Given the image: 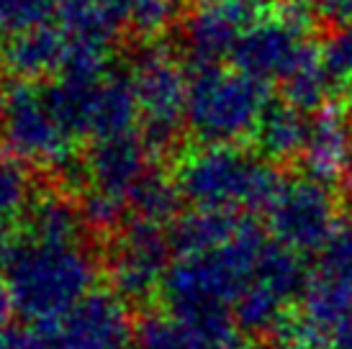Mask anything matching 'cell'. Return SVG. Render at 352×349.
I'll return each instance as SVG.
<instances>
[{"instance_id":"f35d334b","label":"cell","mask_w":352,"mask_h":349,"mask_svg":"<svg viewBox=\"0 0 352 349\" xmlns=\"http://www.w3.org/2000/svg\"><path fill=\"white\" fill-rule=\"evenodd\" d=\"M270 349H296V347H288V344H283V341H278L275 347H270Z\"/></svg>"},{"instance_id":"cb8c5ba5","label":"cell","mask_w":352,"mask_h":349,"mask_svg":"<svg viewBox=\"0 0 352 349\" xmlns=\"http://www.w3.org/2000/svg\"><path fill=\"white\" fill-rule=\"evenodd\" d=\"M57 5L59 0H0V39L50 26L57 19Z\"/></svg>"},{"instance_id":"5bb4252c","label":"cell","mask_w":352,"mask_h":349,"mask_svg":"<svg viewBox=\"0 0 352 349\" xmlns=\"http://www.w3.org/2000/svg\"><path fill=\"white\" fill-rule=\"evenodd\" d=\"M139 124V103L131 82V72L111 69L98 85L90 90L88 113L82 139L103 142L116 136L134 134Z\"/></svg>"},{"instance_id":"5b68a950","label":"cell","mask_w":352,"mask_h":349,"mask_svg":"<svg viewBox=\"0 0 352 349\" xmlns=\"http://www.w3.org/2000/svg\"><path fill=\"white\" fill-rule=\"evenodd\" d=\"M0 146L21 165L41 167L62 177L80 159L75 139L52 111L44 87L13 82L0 98Z\"/></svg>"},{"instance_id":"7c38bea8","label":"cell","mask_w":352,"mask_h":349,"mask_svg":"<svg viewBox=\"0 0 352 349\" xmlns=\"http://www.w3.org/2000/svg\"><path fill=\"white\" fill-rule=\"evenodd\" d=\"M47 331L57 349H129L137 329L126 301L113 291H93Z\"/></svg>"},{"instance_id":"f546056e","label":"cell","mask_w":352,"mask_h":349,"mask_svg":"<svg viewBox=\"0 0 352 349\" xmlns=\"http://www.w3.org/2000/svg\"><path fill=\"white\" fill-rule=\"evenodd\" d=\"M0 349H57L52 334L39 326L0 331Z\"/></svg>"},{"instance_id":"d6986e66","label":"cell","mask_w":352,"mask_h":349,"mask_svg":"<svg viewBox=\"0 0 352 349\" xmlns=\"http://www.w3.org/2000/svg\"><path fill=\"white\" fill-rule=\"evenodd\" d=\"M88 232L80 205L65 193H44L31 198L23 221V236L44 244H80Z\"/></svg>"},{"instance_id":"ac0fdd59","label":"cell","mask_w":352,"mask_h":349,"mask_svg":"<svg viewBox=\"0 0 352 349\" xmlns=\"http://www.w3.org/2000/svg\"><path fill=\"white\" fill-rule=\"evenodd\" d=\"M245 216L224 214V211H190L177 216L170 223L167 236L173 254L177 257H198L221 249L226 242H232L236 232L242 229Z\"/></svg>"},{"instance_id":"ba28073f","label":"cell","mask_w":352,"mask_h":349,"mask_svg":"<svg viewBox=\"0 0 352 349\" xmlns=\"http://www.w3.org/2000/svg\"><path fill=\"white\" fill-rule=\"evenodd\" d=\"M170 236L165 226L144 218H129L113 236L106 260L111 291L126 303H147L162 291L170 270Z\"/></svg>"},{"instance_id":"d4e9b609","label":"cell","mask_w":352,"mask_h":349,"mask_svg":"<svg viewBox=\"0 0 352 349\" xmlns=\"http://www.w3.org/2000/svg\"><path fill=\"white\" fill-rule=\"evenodd\" d=\"M314 270L352 280V211H342L337 216L332 234L327 236L324 247L316 252Z\"/></svg>"},{"instance_id":"e575fe53","label":"cell","mask_w":352,"mask_h":349,"mask_svg":"<svg viewBox=\"0 0 352 349\" xmlns=\"http://www.w3.org/2000/svg\"><path fill=\"white\" fill-rule=\"evenodd\" d=\"M100 3H106L108 8H113L129 23V5H131V0H100Z\"/></svg>"},{"instance_id":"30bf717a","label":"cell","mask_w":352,"mask_h":349,"mask_svg":"<svg viewBox=\"0 0 352 349\" xmlns=\"http://www.w3.org/2000/svg\"><path fill=\"white\" fill-rule=\"evenodd\" d=\"M309 29L311 19L306 16V5H288L283 13L260 16L236 44L232 54L234 69L265 85L283 82L314 47Z\"/></svg>"},{"instance_id":"e0dca14e","label":"cell","mask_w":352,"mask_h":349,"mask_svg":"<svg viewBox=\"0 0 352 349\" xmlns=\"http://www.w3.org/2000/svg\"><path fill=\"white\" fill-rule=\"evenodd\" d=\"M311 134V118L288 103H270L260 126L254 131L257 155L267 162H294L301 159Z\"/></svg>"},{"instance_id":"836d02e7","label":"cell","mask_w":352,"mask_h":349,"mask_svg":"<svg viewBox=\"0 0 352 349\" xmlns=\"http://www.w3.org/2000/svg\"><path fill=\"white\" fill-rule=\"evenodd\" d=\"M13 311H16V306H13V295L8 291V282L0 278V331H6Z\"/></svg>"},{"instance_id":"d590c367","label":"cell","mask_w":352,"mask_h":349,"mask_svg":"<svg viewBox=\"0 0 352 349\" xmlns=\"http://www.w3.org/2000/svg\"><path fill=\"white\" fill-rule=\"evenodd\" d=\"M219 349H252V347H250V341H247V339H242L239 334H234L232 339L226 341V344H221Z\"/></svg>"},{"instance_id":"f1b7e54d","label":"cell","mask_w":352,"mask_h":349,"mask_svg":"<svg viewBox=\"0 0 352 349\" xmlns=\"http://www.w3.org/2000/svg\"><path fill=\"white\" fill-rule=\"evenodd\" d=\"M319 54L334 85H347L352 80V29H334L319 47Z\"/></svg>"},{"instance_id":"74e56055","label":"cell","mask_w":352,"mask_h":349,"mask_svg":"<svg viewBox=\"0 0 352 349\" xmlns=\"http://www.w3.org/2000/svg\"><path fill=\"white\" fill-rule=\"evenodd\" d=\"M344 111H347V116L352 121V80L344 85Z\"/></svg>"},{"instance_id":"9c48e42d","label":"cell","mask_w":352,"mask_h":349,"mask_svg":"<svg viewBox=\"0 0 352 349\" xmlns=\"http://www.w3.org/2000/svg\"><path fill=\"white\" fill-rule=\"evenodd\" d=\"M337 195L332 185L311 174H296L280 183L265 211V223L273 242L296 254L319 252L337 223Z\"/></svg>"},{"instance_id":"603a6c76","label":"cell","mask_w":352,"mask_h":349,"mask_svg":"<svg viewBox=\"0 0 352 349\" xmlns=\"http://www.w3.org/2000/svg\"><path fill=\"white\" fill-rule=\"evenodd\" d=\"M137 349H219L190 324L173 313H147L134 331Z\"/></svg>"},{"instance_id":"7a4b0ae2","label":"cell","mask_w":352,"mask_h":349,"mask_svg":"<svg viewBox=\"0 0 352 349\" xmlns=\"http://www.w3.org/2000/svg\"><path fill=\"white\" fill-rule=\"evenodd\" d=\"M13 306L39 329H52L98 280V262L82 244L31 242L21 234L19 249L3 270Z\"/></svg>"},{"instance_id":"8d00e7d4","label":"cell","mask_w":352,"mask_h":349,"mask_svg":"<svg viewBox=\"0 0 352 349\" xmlns=\"http://www.w3.org/2000/svg\"><path fill=\"white\" fill-rule=\"evenodd\" d=\"M342 180H344V185H347V188L352 190V144H350V152H347V159H344Z\"/></svg>"},{"instance_id":"83f0119b","label":"cell","mask_w":352,"mask_h":349,"mask_svg":"<svg viewBox=\"0 0 352 349\" xmlns=\"http://www.w3.org/2000/svg\"><path fill=\"white\" fill-rule=\"evenodd\" d=\"M177 19V0H131L129 26L142 39L162 36Z\"/></svg>"},{"instance_id":"8fae6325","label":"cell","mask_w":352,"mask_h":349,"mask_svg":"<svg viewBox=\"0 0 352 349\" xmlns=\"http://www.w3.org/2000/svg\"><path fill=\"white\" fill-rule=\"evenodd\" d=\"M257 19V0H193L180 26L183 54L190 67H216L224 57H232L242 34Z\"/></svg>"},{"instance_id":"44dd1931","label":"cell","mask_w":352,"mask_h":349,"mask_svg":"<svg viewBox=\"0 0 352 349\" xmlns=\"http://www.w3.org/2000/svg\"><path fill=\"white\" fill-rule=\"evenodd\" d=\"M334 82L329 78V72L324 69L322 54L319 47H311L303 59L298 62V67L280 82L283 90V103L298 108L301 113H319L329 106Z\"/></svg>"},{"instance_id":"d6a6232c","label":"cell","mask_w":352,"mask_h":349,"mask_svg":"<svg viewBox=\"0 0 352 349\" xmlns=\"http://www.w3.org/2000/svg\"><path fill=\"white\" fill-rule=\"evenodd\" d=\"M329 349H352V311L332 329Z\"/></svg>"},{"instance_id":"ffe728a7","label":"cell","mask_w":352,"mask_h":349,"mask_svg":"<svg viewBox=\"0 0 352 349\" xmlns=\"http://www.w3.org/2000/svg\"><path fill=\"white\" fill-rule=\"evenodd\" d=\"M57 23L69 44L98 47L108 52L118 31L126 26V21L100 0H59Z\"/></svg>"},{"instance_id":"2e32d148","label":"cell","mask_w":352,"mask_h":349,"mask_svg":"<svg viewBox=\"0 0 352 349\" xmlns=\"http://www.w3.org/2000/svg\"><path fill=\"white\" fill-rule=\"evenodd\" d=\"M350 144V116H347V111H340L337 106L329 103L311 118L309 144H306V152L301 157L306 174H311V177L327 185L342 180L344 159H347Z\"/></svg>"},{"instance_id":"1f68e13d","label":"cell","mask_w":352,"mask_h":349,"mask_svg":"<svg viewBox=\"0 0 352 349\" xmlns=\"http://www.w3.org/2000/svg\"><path fill=\"white\" fill-rule=\"evenodd\" d=\"M21 234L19 229H13L10 221H0V270H6V264L10 262L13 252L19 249Z\"/></svg>"},{"instance_id":"8992f818","label":"cell","mask_w":352,"mask_h":349,"mask_svg":"<svg viewBox=\"0 0 352 349\" xmlns=\"http://www.w3.org/2000/svg\"><path fill=\"white\" fill-rule=\"evenodd\" d=\"M139 103V126L155 155H165L188 128V82L183 62L165 44L139 49L131 65Z\"/></svg>"},{"instance_id":"6da1fadb","label":"cell","mask_w":352,"mask_h":349,"mask_svg":"<svg viewBox=\"0 0 352 349\" xmlns=\"http://www.w3.org/2000/svg\"><path fill=\"white\" fill-rule=\"evenodd\" d=\"M265 244L263 229L245 218L234 239L221 249L198 257H177L160 291L167 313L190 324L216 347L226 344L236 334L232 306L252 280Z\"/></svg>"},{"instance_id":"52a82bcc","label":"cell","mask_w":352,"mask_h":349,"mask_svg":"<svg viewBox=\"0 0 352 349\" xmlns=\"http://www.w3.org/2000/svg\"><path fill=\"white\" fill-rule=\"evenodd\" d=\"M306 267L301 254L278 242L265 244L257 260L252 280L247 282L242 295L232 306L234 324L245 334H275L291 313V303L301 298L306 288Z\"/></svg>"},{"instance_id":"3957f363","label":"cell","mask_w":352,"mask_h":349,"mask_svg":"<svg viewBox=\"0 0 352 349\" xmlns=\"http://www.w3.org/2000/svg\"><path fill=\"white\" fill-rule=\"evenodd\" d=\"M177 190L198 211L254 214L267 211L283 183L273 162L239 144L198 146L177 159Z\"/></svg>"},{"instance_id":"4fadbf2b","label":"cell","mask_w":352,"mask_h":349,"mask_svg":"<svg viewBox=\"0 0 352 349\" xmlns=\"http://www.w3.org/2000/svg\"><path fill=\"white\" fill-rule=\"evenodd\" d=\"M152 157L155 152L147 146L144 136L137 134L93 142L88 155L82 157L85 183L90 190L126 201L134 185L152 170Z\"/></svg>"},{"instance_id":"484cf974","label":"cell","mask_w":352,"mask_h":349,"mask_svg":"<svg viewBox=\"0 0 352 349\" xmlns=\"http://www.w3.org/2000/svg\"><path fill=\"white\" fill-rule=\"evenodd\" d=\"M78 205H80L82 218H85L88 232L113 236V234L129 221L126 218L129 203L124 201V198H116V195L88 190V193L78 201Z\"/></svg>"},{"instance_id":"7402d4cb","label":"cell","mask_w":352,"mask_h":349,"mask_svg":"<svg viewBox=\"0 0 352 349\" xmlns=\"http://www.w3.org/2000/svg\"><path fill=\"white\" fill-rule=\"evenodd\" d=\"M129 211L134 218H144V221L160 223L165 226L167 221H175L183 195L177 190V185L173 177H167L160 170H149L126 198Z\"/></svg>"},{"instance_id":"4316f807","label":"cell","mask_w":352,"mask_h":349,"mask_svg":"<svg viewBox=\"0 0 352 349\" xmlns=\"http://www.w3.org/2000/svg\"><path fill=\"white\" fill-rule=\"evenodd\" d=\"M31 203L29 174L19 159L0 152V221H10L13 216L26 211Z\"/></svg>"},{"instance_id":"4dcf8cb0","label":"cell","mask_w":352,"mask_h":349,"mask_svg":"<svg viewBox=\"0 0 352 349\" xmlns=\"http://www.w3.org/2000/svg\"><path fill=\"white\" fill-rule=\"evenodd\" d=\"M324 21H329L334 29H344L352 21V0H314Z\"/></svg>"},{"instance_id":"9a60e30c","label":"cell","mask_w":352,"mask_h":349,"mask_svg":"<svg viewBox=\"0 0 352 349\" xmlns=\"http://www.w3.org/2000/svg\"><path fill=\"white\" fill-rule=\"evenodd\" d=\"M67 57V36L59 26L29 31L21 36H10L0 47V67L16 82H36V80L57 78Z\"/></svg>"},{"instance_id":"277c9868","label":"cell","mask_w":352,"mask_h":349,"mask_svg":"<svg viewBox=\"0 0 352 349\" xmlns=\"http://www.w3.org/2000/svg\"><path fill=\"white\" fill-rule=\"evenodd\" d=\"M270 106L267 85L239 69L198 67L188 82V131L201 146L252 139Z\"/></svg>"}]
</instances>
